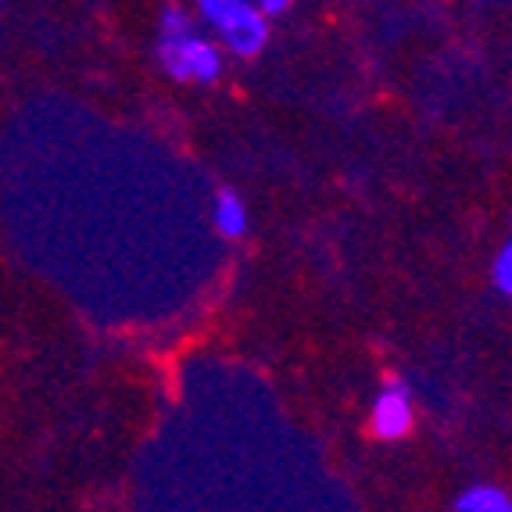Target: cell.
Instances as JSON below:
<instances>
[{
	"label": "cell",
	"instance_id": "cell-7",
	"mask_svg": "<svg viewBox=\"0 0 512 512\" xmlns=\"http://www.w3.org/2000/svg\"><path fill=\"white\" fill-rule=\"evenodd\" d=\"M194 33V22L180 4H165L162 11V40H180V36Z\"/></svg>",
	"mask_w": 512,
	"mask_h": 512
},
{
	"label": "cell",
	"instance_id": "cell-8",
	"mask_svg": "<svg viewBox=\"0 0 512 512\" xmlns=\"http://www.w3.org/2000/svg\"><path fill=\"white\" fill-rule=\"evenodd\" d=\"M495 287L505 294V298H512V240L498 251V258H495Z\"/></svg>",
	"mask_w": 512,
	"mask_h": 512
},
{
	"label": "cell",
	"instance_id": "cell-3",
	"mask_svg": "<svg viewBox=\"0 0 512 512\" xmlns=\"http://www.w3.org/2000/svg\"><path fill=\"white\" fill-rule=\"evenodd\" d=\"M226 47H230L237 58H255L258 51L265 47V36H269V26H265V11L244 8L233 22L219 29Z\"/></svg>",
	"mask_w": 512,
	"mask_h": 512
},
{
	"label": "cell",
	"instance_id": "cell-4",
	"mask_svg": "<svg viewBox=\"0 0 512 512\" xmlns=\"http://www.w3.org/2000/svg\"><path fill=\"white\" fill-rule=\"evenodd\" d=\"M215 226H219L222 237H244L248 233V208L230 190H219V197H215Z\"/></svg>",
	"mask_w": 512,
	"mask_h": 512
},
{
	"label": "cell",
	"instance_id": "cell-1",
	"mask_svg": "<svg viewBox=\"0 0 512 512\" xmlns=\"http://www.w3.org/2000/svg\"><path fill=\"white\" fill-rule=\"evenodd\" d=\"M158 58L172 79H197V83H212L222 72V58L212 43L201 40L197 33L180 36V40L158 43Z\"/></svg>",
	"mask_w": 512,
	"mask_h": 512
},
{
	"label": "cell",
	"instance_id": "cell-6",
	"mask_svg": "<svg viewBox=\"0 0 512 512\" xmlns=\"http://www.w3.org/2000/svg\"><path fill=\"white\" fill-rule=\"evenodd\" d=\"M244 8H251L248 0H197V11H201V18H205L208 26H215V29H222L226 22H233V18H237Z\"/></svg>",
	"mask_w": 512,
	"mask_h": 512
},
{
	"label": "cell",
	"instance_id": "cell-2",
	"mask_svg": "<svg viewBox=\"0 0 512 512\" xmlns=\"http://www.w3.org/2000/svg\"><path fill=\"white\" fill-rule=\"evenodd\" d=\"M369 430L376 441H402L412 430V398L409 387L402 380H394L380 398L373 402V416H369Z\"/></svg>",
	"mask_w": 512,
	"mask_h": 512
},
{
	"label": "cell",
	"instance_id": "cell-9",
	"mask_svg": "<svg viewBox=\"0 0 512 512\" xmlns=\"http://www.w3.org/2000/svg\"><path fill=\"white\" fill-rule=\"evenodd\" d=\"M258 8H262L265 15H280V11L291 8V0H258Z\"/></svg>",
	"mask_w": 512,
	"mask_h": 512
},
{
	"label": "cell",
	"instance_id": "cell-5",
	"mask_svg": "<svg viewBox=\"0 0 512 512\" xmlns=\"http://www.w3.org/2000/svg\"><path fill=\"white\" fill-rule=\"evenodd\" d=\"M455 509L459 512H512V498L498 487H470L455 498Z\"/></svg>",
	"mask_w": 512,
	"mask_h": 512
}]
</instances>
